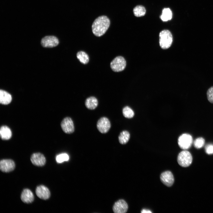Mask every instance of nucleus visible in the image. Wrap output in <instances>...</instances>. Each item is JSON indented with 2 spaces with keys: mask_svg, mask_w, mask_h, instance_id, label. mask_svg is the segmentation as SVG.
Instances as JSON below:
<instances>
[{
  "mask_svg": "<svg viewBox=\"0 0 213 213\" xmlns=\"http://www.w3.org/2000/svg\"><path fill=\"white\" fill-rule=\"evenodd\" d=\"M205 143V139L202 137H199L196 139L194 141L193 145L194 147L197 149H199L202 147Z\"/></svg>",
  "mask_w": 213,
  "mask_h": 213,
  "instance_id": "5701e85b",
  "label": "nucleus"
},
{
  "mask_svg": "<svg viewBox=\"0 0 213 213\" xmlns=\"http://www.w3.org/2000/svg\"><path fill=\"white\" fill-rule=\"evenodd\" d=\"M69 155L66 153H62L57 156L56 159L58 163H61L69 160Z\"/></svg>",
  "mask_w": 213,
  "mask_h": 213,
  "instance_id": "b1692460",
  "label": "nucleus"
},
{
  "mask_svg": "<svg viewBox=\"0 0 213 213\" xmlns=\"http://www.w3.org/2000/svg\"><path fill=\"white\" fill-rule=\"evenodd\" d=\"M96 126L98 130L100 133H105L109 131L111 128V125L108 118L103 117L98 120Z\"/></svg>",
  "mask_w": 213,
  "mask_h": 213,
  "instance_id": "423d86ee",
  "label": "nucleus"
},
{
  "mask_svg": "<svg viewBox=\"0 0 213 213\" xmlns=\"http://www.w3.org/2000/svg\"><path fill=\"white\" fill-rule=\"evenodd\" d=\"M128 205L126 202L123 200H120L114 204L113 210L115 213H125L128 209Z\"/></svg>",
  "mask_w": 213,
  "mask_h": 213,
  "instance_id": "ddd939ff",
  "label": "nucleus"
},
{
  "mask_svg": "<svg viewBox=\"0 0 213 213\" xmlns=\"http://www.w3.org/2000/svg\"><path fill=\"white\" fill-rule=\"evenodd\" d=\"M133 13L136 17H141L145 15L146 10L145 8L143 6L138 5L134 8L133 9Z\"/></svg>",
  "mask_w": 213,
  "mask_h": 213,
  "instance_id": "412c9836",
  "label": "nucleus"
},
{
  "mask_svg": "<svg viewBox=\"0 0 213 213\" xmlns=\"http://www.w3.org/2000/svg\"><path fill=\"white\" fill-rule=\"evenodd\" d=\"M98 102L95 97L91 96L87 98L85 102L86 107L89 109H94L98 106Z\"/></svg>",
  "mask_w": 213,
  "mask_h": 213,
  "instance_id": "f3484780",
  "label": "nucleus"
},
{
  "mask_svg": "<svg viewBox=\"0 0 213 213\" xmlns=\"http://www.w3.org/2000/svg\"><path fill=\"white\" fill-rule=\"evenodd\" d=\"M14 162L11 159H3L0 162L1 170L4 172H8L13 171L15 168Z\"/></svg>",
  "mask_w": 213,
  "mask_h": 213,
  "instance_id": "1a4fd4ad",
  "label": "nucleus"
},
{
  "mask_svg": "<svg viewBox=\"0 0 213 213\" xmlns=\"http://www.w3.org/2000/svg\"><path fill=\"white\" fill-rule=\"evenodd\" d=\"M206 153L208 154H213V144H207L205 147Z\"/></svg>",
  "mask_w": 213,
  "mask_h": 213,
  "instance_id": "a878e982",
  "label": "nucleus"
},
{
  "mask_svg": "<svg viewBox=\"0 0 213 213\" xmlns=\"http://www.w3.org/2000/svg\"><path fill=\"white\" fill-rule=\"evenodd\" d=\"M160 178L162 183L168 187L172 186L174 182L173 175L170 171H166L162 173Z\"/></svg>",
  "mask_w": 213,
  "mask_h": 213,
  "instance_id": "f8f14e48",
  "label": "nucleus"
},
{
  "mask_svg": "<svg viewBox=\"0 0 213 213\" xmlns=\"http://www.w3.org/2000/svg\"><path fill=\"white\" fill-rule=\"evenodd\" d=\"M30 160L33 165L37 166H43L46 162V159L44 156L40 153L33 154L31 156Z\"/></svg>",
  "mask_w": 213,
  "mask_h": 213,
  "instance_id": "9d476101",
  "label": "nucleus"
},
{
  "mask_svg": "<svg viewBox=\"0 0 213 213\" xmlns=\"http://www.w3.org/2000/svg\"><path fill=\"white\" fill-rule=\"evenodd\" d=\"M61 126L63 131L66 133L70 134L74 131V123L70 117H67L64 118L61 122Z\"/></svg>",
  "mask_w": 213,
  "mask_h": 213,
  "instance_id": "0eeeda50",
  "label": "nucleus"
},
{
  "mask_svg": "<svg viewBox=\"0 0 213 213\" xmlns=\"http://www.w3.org/2000/svg\"><path fill=\"white\" fill-rule=\"evenodd\" d=\"M207 96L209 101L213 104V86L207 90Z\"/></svg>",
  "mask_w": 213,
  "mask_h": 213,
  "instance_id": "393cba45",
  "label": "nucleus"
},
{
  "mask_svg": "<svg viewBox=\"0 0 213 213\" xmlns=\"http://www.w3.org/2000/svg\"><path fill=\"white\" fill-rule=\"evenodd\" d=\"M126 63L124 58L119 56L114 58L111 62L110 66L112 70L115 72L123 71L125 68Z\"/></svg>",
  "mask_w": 213,
  "mask_h": 213,
  "instance_id": "20e7f679",
  "label": "nucleus"
},
{
  "mask_svg": "<svg viewBox=\"0 0 213 213\" xmlns=\"http://www.w3.org/2000/svg\"><path fill=\"white\" fill-rule=\"evenodd\" d=\"M36 192L37 196L43 200L49 199L50 196V192L49 189L43 185H40L37 187Z\"/></svg>",
  "mask_w": 213,
  "mask_h": 213,
  "instance_id": "9b49d317",
  "label": "nucleus"
},
{
  "mask_svg": "<svg viewBox=\"0 0 213 213\" xmlns=\"http://www.w3.org/2000/svg\"><path fill=\"white\" fill-rule=\"evenodd\" d=\"M110 25L109 19L106 16L103 15L96 18L92 26L93 34L96 36L100 37L106 32Z\"/></svg>",
  "mask_w": 213,
  "mask_h": 213,
  "instance_id": "f257e3e1",
  "label": "nucleus"
},
{
  "mask_svg": "<svg viewBox=\"0 0 213 213\" xmlns=\"http://www.w3.org/2000/svg\"><path fill=\"white\" fill-rule=\"evenodd\" d=\"M193 142L192 136L188 133H184L180 135L178 139V143L180 147L185 150L190 148Z\"/></svg>",
  "mask_w": 213,
  "mask_h": 213,
  "instance_id": "39448f33",
  "label": "nucleus"
},
{
  "mask_svg": "<svg viewBox=\"0 0 213 213\" xmlns=\"http://www.w3.org/2000/svg\"><path fill=\"white\" fill-rule=\"evenodd\" d=\"M152 212L150 210L146 209H143L141 211L142 213H152Z\"/></svg>",
  "mask_w": 213,
  "mask_h": 213,
  "instance_id": "bb28decb",
  "label": "nucleus"
},
{
  "mask_svg": "<svg viewBox=\"0 0 213 213\" xmlns=\"http://www.w3.org/2000/svg\"><path fill=\"white\" fill-rule=\"evenodd\" d=\"M12 100L11 95L3 90H0V103L1 104L7 105L9 104Z\"/></svg>",
  "mask_w": 213,
  "mask_h": 213,
  "instance_id": "dca6fc26",
  "label": "nucleus"
},
{
  "mask_svg": "<svg viewBox=\"0 0 213 213\" xmlns=\"http://www.w3.org/2000/svg\"><path fill=\"white\" fill-rule=\"evenodd\" d=\"M122 112L123 116L127 118H132L134 115L133 110L128 106L125 107L123 109Z\"/></svg>",
  "mask_w": 213,
  "mask_h": 213,
  "instance_id": "4be33fe9",
  "label": "nucleus"
},
{
  "mask_svg": "<svg viewBox=\"0 0 213 213\" xmlns=\"http://www.w3.org/2000/svg\"><path fill=\"white\" fill-rule=\"evenodd\" d=\"M21 199L24 203L30 204L33 201L34 196L32 192L30 189H25L22 192Z\"/></svg>",
  "mask_w": 213,
  "mask_h": 213,
  "instance_id": "4468645a",
  "label": "nucleus"
},
{
  "mask_svg": "<svg viewBox=\"0 0 213 213\" xmlns=\"http://www.w3.org/2000/svg\"><path fill=\"white\" fill-rule=\"evenodd\" d=\"M193 158L191 153L188 151L184 150L181 151L177 157V161L180 166L187 167L189 166L192 162Z\"/></svg>",
  "mask_w": 213,
  "mask_h": 213,
  "instance_id": "7ed1b4c3",
  "label": "nucleus"
},
{
  "mask_svg": "<svg viewBox=\"0 0 213 213\" xmlns=\"http://www.w3.org/2000/svg\"><path fill=\"white\" fill-rule=\"evenodd\" d=\"M130 137V134L128 131L126 130L122 131L118 137L119 142L122 144L126 143L129 140Z\"/></svg>",
  "mask_w": 213,
  "mask_h": 213,
  "instance_id": "6ab92c4d",
  "label": "nucleus"
},
{
  "mask_svg": "<svg viewBox=\"0 0 213 213\" xmlns=\"http://www.w3.org/2000/svg\"><path fill=\"white\" fill-rule=\"evenodd\" d=\"M1 138L4 140H8L12 136V132L10 128L6 125H2L0 129Z\"/></svg>",
  "mask_w": 213,
  "mask_h": 213,
  "instance_id": "2eb2a0df",
  "label": "nucleus"
},
{
  "mask_svg": "<svg viewBox=\"0 0 213 213\" xmlns=\"http://www.w3.org/2000/svg\"><path fill=\"white\" fill-rule=\"evenodd\" d=\"M160 17L161 20L164 22L171 20L172 17V13L170 9L169 8H164Z\"/></svg>",
  "mask_w": 213,
  "mask_h": 213,
  "instance_id": "a211bd4d",
  "label": "nucleus"
},
{
  "mask_svg": "<svg viewBox=\"0 0 213 213\" xmlns=\"http://www.w3.org/2000/svg\"><path fill=\"white\" fill-rule=\"evenodd\" d=\"M77 57L81 63L84 64H87L89 61V57L87 54L83 51H78Z\"/></svg>",
  "mask_w": 213,
  "mask_h": 213,
  "instance_id": "aec40b11",
  "label": "nucleus"
},
{
  "mask_svg": "<svg viewBox=\"0 0 213 213\" xmlns=\"http://www.w3.org/2000/svg\"><path fill=\"white\" fill-rule=\"evenodd\" d=\"M41 43L44 47L51 48L57 46L59 43V41L55 36H46L42 39Z\"/></svg>",
  "mask_w": 213,
  "mask_h": 213,
  "instance_id": "6e6552de",
  "label": "nucleus"
},
{
  "mask_svg": "<svg viewBox=\"0 0 213 213\" xmlns=\"http://www.w3.org/2000/svg\"><path fill=\"white\" fill-rule=\"evenodd\" d=\"M172 41V36L169 30H164L160 33L159 43L162 49H167L169 48L171 46Z\"/></svg>",
  "mask_w": 213,
  "mask_h": 213,
  "instance_id": "f03ea898",
  "label": "nucleus"
}]
</instances>
